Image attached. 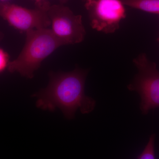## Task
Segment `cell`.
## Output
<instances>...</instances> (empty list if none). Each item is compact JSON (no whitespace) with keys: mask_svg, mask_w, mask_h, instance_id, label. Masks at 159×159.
<instances>
[{"mask_svg":"<svg viewBox=\"0 0 159 159\" xmlns=\"http://www.w3.org/2000/svg\"><path fill=\"white\" fill-rule=\"evenodd\" d=\"M125 6L142 11L159 15V0H122Z\"/></svg>","mask_w":159,"mask_h":159,"instance_id":"52a82bcc","label":"cell"},{"mask_svg":"<svg viewBox=\"0 0 159 159\" xmlns=\"http://www.w3.org/2000/svg\"><path fill=\"white\" fill-rule=\"evenodd\" d=\"M48 12L51 31L64 45L82 42L86 31L81 16L76 15L62 4L50 6Z\"/></svg>","mask_w":159,"mask_h":159,"instance_id":"277c9868","label":"cell"},{"mask_svg":"<svg viewBox=\"0 0 159 159\" xmlns=\"http://www.w3.org/2000/svg\"><path fill=\"white\" fill-rule=\"evenodd\" d=\"M48 9H29L8 2H0V16L20 31L48 29L51 25Z\"/></svg>","mask_w":159,"mask_h":159,"instance_id":"8992f818","label":"cell"},{"mask_svg":"<svg viewBox=\"0 0 159 159\" xmlns=\"http://www.w3.org/2000/svg\"><path fill=\"white\" fill-rule=\"evenodd\" d=\"M2 33L0 32V40L2 39Z\"/></svg>","mask_w":159,"mask_h":159,"instance_id":"4fadbf2b","label":"cell"},{"mask_svg":"<svg viewBox=\"0 0 159 159\" xmlns=\"http://www.w3.org/2000/svg\"><path fill=\"white\" fill-rule=\"evenodd\" d=\"M125 6L122 0H86L91 27L99 32L113 33L126 17Z\"/></svg>","mask_w":159,"mask_h":159,"instance_id":"5b68a950","label":"cell"},{"mask_svg":"<svg viewBox=\"0 0 159 159\" xmlns=\"http://www.w3.org/2000/svg\"><path fill=\"white\" fill-rule=\"evenodd\" d=\"M155 134H152L149 138V141L138 159H155L154 150V142Z\"/></svg>","mask_w":159,"mask_h":159,"instance_id":"ba28073f","label":"cell"},{"mask_svg":"<svg viewBox=\"0 0 159 159\" xmlns=\"http://www.w3.org/2000/svg\"><path fill=\"white\" fill-rule=\"evenodd\" d=\"M157 41H158V42H159V37L158 38Z\"/></svg>","mask_w":159,"mask_h":159,"instance_id":"5bb4252c","label":"cell"},{"mask_svg":"<svg viewBox=\"0 0 159 159\" xmlns=\"http://www.w3.org/2000/svg\"><path fill=\"white\" fill-rule=\"evenodd\" d=\"M9 55L2 49L0 48V74L8 67L9 65Z\"/></svg>","mask_w":159,"mask_h":159,"instance_id":"9c48e42d","label":"cell"},{"mask_svg":"<svg viewBox=\"0 0 159 159\" xmlns=\"http://www.w3.org/2000/svg\"><path fill=\"white\" fill-rule=\"evenodd\" d=\"M87 74L88 71L79 68L67 73H50L48 87L32 95L37 98L36 106L51 111L59 108L69 119H74L77 110L83 114L92 112L96 101L85 94Z\"/></svg>","mask_w":159,"mask_h":159,"instance_id":"6da1fadb","label":"cell"},{"mask_svg":"<svg viewBox=\"0 0 159 159\" xmlns=\"http://www.w3.org/2000/svg\"><path fill=\"white\" fill-rule=\"evenodd\" d=\"M59 1L61 3V4L63 5V4H64V3L66 2L68 0H59Z\"/></svg>","mask_w":159,"mask_h":159,"instance_id":"8fae6325","label":"cell"},{"mask_svg":"<svg viewBox=\"0 0 159 159\" xmlns=\"http://www.w3.org/2000/svg\"><path fill=\"white\" fill-rule=\"evenodd\" d=\"M64 45L51 29H33L26 32L25 46L20 55L9 63L8 70L23 77L32 78L42 62L54 51Z\"/></svg>","mask_w":159,"mask_h":159,"instance_id":"7a4b0ae2","label":"cell"},{"mask_svg":"<svg viewBox=\"0 0 159 159\" xmlns=\"http://www.w3.org/2000/svg\"><path fill=\"white\" fill-rule=\"evenodd\" d=\"M35 2V5L37 8L48 9L51 6L50 3L46 0H33Z\"/></svg>","mask_w":159,"mask_h":159,"instance_id":"30bf717a","label":"cell"},{"mask_svg":"<svg viewBox=\"0 0 159 159\" xmlns=\"http://www.w3.org/2000/svg\"><path fill=\"white\" fill-rule=\"evenodd\" d=\"M9 0H0V2H8Z\"/></svg>","mask_w":159,"mask_h":159,"instance_id":"7c38bea8","label":"cell"},{"mask_svg":"<svg viewBox=\"0 0 159 159\" xmlns=\"http://www.w3.org/2000/svg\"><path fill=\"white\" fill-rule=\"evenodd\" d=\"M134 62L138 73L128 89L140 95V110L146 115L151 110L159 107V71L156 64L150 61L145 54H140Z\"/></svg>","mask_w":159,"mask_h":159,"instance_id":"3957f363","label":"cell"}]
</instances>
